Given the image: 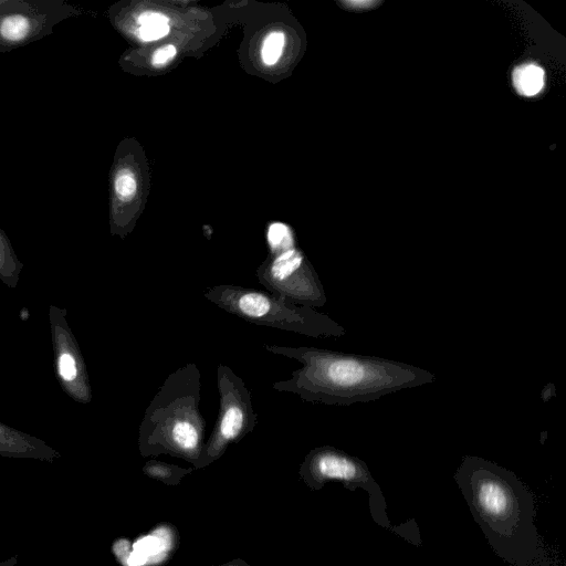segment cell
<instances>
[{
  "label": "cell",
  "mask_w": 566,
  "mask_h": 566,
  "mask_svg": "<svg viewBox=\"0 0 566 566\" xmlns=\"http://www.w3.org/2000/svg\"><path fill=\"white\" fill-rule=\"evenodd\" d=\"M217 389L218 416L197 465L208 464L221 457L229 444L239 442L258 423L250 389L228 365L217 366Z\"/></svg>",
  "instance_id": "5"
},
{
  "label": "cell",
  "mask_w": 566,
  "mask_h": 566,
  "mask_svg": "<svg viewBox=\"0 0 566 566\" xmlns=\"http://www.w3.org/2000/svg\"><path fill=\"white\" fill-rule=\"evenodd\" d=\"M256 276L269 293L293 304L314 308L327 302L318 274L296 247L271 253L258 268Z\"/></svg>",
  "instance_id": "7"
},
{
  "label": "cell",
  "mask_w": 566,
  "mask_h": 566,
  "mask_svg": "<svg viewBox=\"0 0 566 566\" xmlns=\"http://www.w3.org/2000/svg\"><path fill=\"white\" fill-rule=\"evenodd\" d=\"M548 388H551V389H552V391H556L555 386H554L553 384H548V385L546 386V389H545V388L543 389L542 395H544L543 392H545V390H547ZM553 396H555V395H554V394H551L549 391H547L546 397H544V399H543V400L547 401V400H549V399H551V397H553Z\"/></svg>",
  "instance_id": "21"
},
{
  "label": "cell",
  "mask_w": 566,
  "mask_h": 566,
  "mask_svg": "<svg viewBox=\"0 0 566 566\" xmlns=\"http://www.w3.org/2000/svg\"><path fill=\"white\" fill-rule=\"evenodd\" d=\"M18 563V556H11L2 562H0V566H15Z\"/></svg>",
  "instance_id": "20"
},
{
  "label": "cell",
  "mask_w": 566,
  "mask_h": 566,
  "mask_svg": "<svg viewBox=\"0 0 566 566\" xmlns=\"http://www.w3.org/2000/svg\"><path fill=\"white\" fill-rule=\"evenodd\" d=\"M23 263L19 260L10 239L0 228V281L8 287H17Z\"/></svg>",
  "instance_id": "11"
},
{
  "label": "cell",
  "mask_w": 566,
  "mask_h": 566,
  "mask_svg": "<svg viewBox=\"0 0 566 566\" xmlns=\"http://www.w3.org/2000/svg\"><path fill=\"white\" fill-rule=\"evenodd\" d=\"M284 34L279 31L271 32L263 41L261 49V57L264 64L273 65L281 57L284 46Z\"/></svg>",
  "instance_id": "15"
},
{
  "label": "cell",
  "mask_w": 566,
  "mask_h": 566,
  "mask_svg": "<svg viewBox=\"0 0 566 566\" xmlns=\"http://www.w3.org/2000/svg\"><path fill=\"white\" fill-rule=\"evenodd\" d=\"M168 23L140 25L138 35L143 41H155L168 34Z\"/></svg>",
  "instance_id": "17"
},
{
  "label": "cell",
  "mask_w": 566,
  "mask_h": 566,
  "mask_svg": "<svg viewBox=\"0 0 566 566\" xmlns=\"http://www.w3.org/2000/svg\"><path fill=\"white\" fill-rule=\"evenodd\" d=\"M144 471L147 474L158 478V479H168L171 476L174 478L175 475L179 474L180 472H186L185 470H182L178 467L169 465V464H166L163 462H156V461L148 462L144 467Z\"/></svg>",
  "instance_id": "16"
},
{
  "label": "cell",
  "mask_w": 566,
  "mask_h": 566,
  "mask_svg": "<svg viewBox=\"0 0 566 566\" xmlns=\"http://www.w3.org/2000/svg\"><path fill=\"white\" fill-rule=\"evenodd\" d=\"M205 298L243 321L310 337H339L345 328L313 307L296 305L254 287L220 284L209 287Z\"/></svg>",
  "instance_id": "4"
},
{
  "label": "cell",
  "mask_w": 566,
  "mask_h": 566,
  "mask_svg": "<svg viewBox=\"0 0 566 566\" xmlns=\"http://www.w3.org/2000/svg\"><path fill=\"white\" fill-rule=\"evenodd\" d=\"M0 457L34 459L52 463L61 453L42 439L12 428L0 420Z\"/></svg>",
  "instance_id": "10"
},
{
  "label": "cell",
  "mask_w": 566,
  "mask_h": 566,
  "mask_svg": "<svg viewBox=\"0 0 566 566\" xmlns=\"http://www.w3.org/2000/svg\"><path fill=\"white\" fill-rule=\"evenodd\" d=\"M263 347L269 353L302 364L289 379L273 382L272 388L312 403L348 406L369 402L436 380V375L423 368L381 357L312 346L264 344Z\"/></svg>",
  "instance_id": "1"
},
{
  "label": "cell",
  "mask_w": 566,
  "mask_h": 566,
  "mask_svg": "<svg viewBox=\"0 0 566 566\" xmlns=\"http://www.w3.org/2000/svg\"><path fill=\"white\" fill-rule=\"evenodd\" d=\"M77 14L78 10L63 0H4L0 6V53L46 38L60 22Z\"/></svg>",
  "instance_id": "6"
},
{
  "label": "cell",
  "mask_w": 566,
  "mask_h": 566,
  "mask_svg": "<svg viewBox=\"0 0 566 566\" xmlns=\"http://www.w3.org/2000/svg\"><path fill=\"white\" fill-rule=\"evenodd\" d=\"M301 471L316 484L337 480L347 488H363L370 494L379 491L361 460L331 446L313 449L305 458Z\"/></svg>",
  "instance_id": "9"
},
{
  "label": "cell",
  "mask_w": 566,
  "mask_h": 566,
  "mask_svg": "<svg viewBox=\"0 0 566 566\" xmlns=\"http://www.w3.org/2000/svg\"><path fill=\"white\" fill-rule=\"evenodd\" d=\"M513 85L523 96H534L544 86V70L536 64L526 63L516 66L512 73Z\"/></svg>",
  "instance_id": "12"
},
{
  "label": "cell",
  "mask_w": 566,
  "mask_h": 566,
  "mask_svg": "<svg viewBox=\"0 0 566 566\" xmlns=\"http://www.w3.org/2000/svg\"><path fill=\"white\" fill-rule=\"evenodd\" d=\"M140 25L168 23V18L159 12L146 11L138 17Z\"/></svg>",
  "instance_id": "19"
},
{
  "label": "cell",
  "mask_w": 566,
  "mask_h": 566,
  "mask_svg": "<svg viewBox=\"0 0 566 566\" xmlns=\"http://www.w3.org/2000/svg\"><path fill=\"white\" fill-rule=\"evenodd\" d=\"M66 313L65 308L49 306L56 379L62 390L75 402L90 403L93 395L87 366L66 321Z\"/></svg>",
  "instance_id": "8"
},
{
  "label": "cell",
  "mask_w": 566,
  "mask_h": 566,
  "mask_svg": "<svg viewBox=\"0 0 566 566\" xmlns=\"http://www.w3.org/2000/svg\"><path fill=\"white\" fill-rule=\"evenodd\" d=\"M112 189L114 199L118 203L132 201L137 192V180L134 171L127 166H117L113 174Z\"/></svg>",
  "instance_id": "13"
},
{
  "label": "cell",
  "mask_w": 566,
  "mask_h": 566,
  "mask_svg": "<svg viewBox=\"0 0 566 566\" xmlns=\"http://www.w3.org/2000/svg\"><path fill=\"white\" fill-rule=\"evenodd\" d=\"M176 53V48L172 44L161 46L154 52L151 63L154 66H164L175 59Z\"/></svg>",
  "instance_id": "18"
},
{
  "label": "cell",
  "mask_w": 566,
  "mask_h": 566,
  "mask_svg": "<svg viewBox=\"0 0 566 566\" xmlns=\"http://www.w3.org/2000/svg\"><path fill=\"white\" fill-rule=\"evenodd\" d=\"M266 238L271 253H280L295 247L291 229L282 222L271 223Z\"/></svg>",
  "instance_id": "14"
},
{
  "label": "cell",
  "mask_w": 566,
  "mask_h": 566,
  "mask_svg": "<svg viewBox=\"0 0 566 566\" xmlns=\"http://www.w3.org/2000/svg\"><path fill=\"white\" fill-rule=\"evenodd\" d=\"M455 480L492 546L506 559L531 557L536 538L532 496L510 471L465 457Z\"/></svg>",
  "instance_id": "2"
},
{
  "label": "cell",
  "mask_w": 566,
  "mask_h": 566,
  "mask_svg": "<svg viewBox=\"0 0 566 566\" xmlns=\"http://www.w3.org/2000/svg\"><path fill=\"white\" fill-rule=\"evenodd\" d=\"M200 399L201 374L195 363L167 376L139 424L140 452L144 455L168 453L197 464L206 431Z\"/></svg>",
  "instance_id": "3"
}]
</instances>
